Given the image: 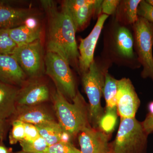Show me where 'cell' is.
<instances>
[{
  "mask_svg": "<svg viewBox=\"0 0 153 153\" xmlns=\"http://www.w3.org/2000/svg\"><path fill=\"white\" fill-rule=\"evenodd\" d=\"M101 0H65L61 9L73 21L76 31L83 28L92 16L101 13Z\"/></svg>",
  "mask_w": 153,
  "mask_h": 153,
  "instance_id": "obj_8",
  "label": "cell"
},
{
  "mask_svg": "<svg viewBox=\"0 0 153 153\" xmlns=\"http://www.w3.org/2000/svg\"><path fill=\"white\" fill-rule=\"evenodd\" d=\"M10 55L29 78H39L45 73V56L41 39L17 46Z\"/></svg>",
  "mask_w": 153,
  "mask_h": 153,
  "instance_id": "obj_7",
  "label": "cell"
},
{
  "mask_svg": "<svg viewBox=\"0 0 153 153\" xmlns=\"http://www.w3.org/2000/svg\"><path fill=\"white\" fill-rule=\"evenodd\" d=\"M32 16L29 9L13 7L0 2V29H10L25 24Z\"/></svg>",
  "mask_w": 153,
  "mask_h": 153,
  "instance_id": "obj_15",
  "label": "cell"
},
{
  "mask_svg": "<svg viewBox=\"0 0 153 153\" xmlns=\"http://www.w3.org/2000/svg\"><path fill=\"white\" fill-rule=\"evenodd\" d=\"M117 111H105L98 124V129L108 134L114 130L117 120Z\"/></svg>",
  "mask_w": 153,
  "mask_h": 153,
  "instance_id": "obj_23",
  "label": "cell"
},
{
  "mask_svg": "<svg viewBox=\"0 0 153 153\" xmlns=\"http://www.w3.org/2000/svg\"><path fill=\"white\" fill-rule=\"evenodd\" d=\"M133 30L138 59L143 67L141 76L153 81V24L139 17L133 25Z\"/></svg>",
  "mask_w": 153,
  "mask_h": 153,
  "instance_id": "obj_6",
  "label": "cell"
},
{
  "mask_svg": "<svg viewBox=\"0 0 153 153\" xmlns=\"http://www.w3.org/2000/svg\"><path fill=\"white\" fill-rule=\"evenodd\" d=\"M145 131L148 135L153 133V116L147 114L145 120L142 122Z\"/></svg>",
  "mask_w": 153,
  "mask_h": 153,
  "instance_id": "obj_30",
  "label": "cell"
},
{
  "mask_svg": "<svg viewBox=\"0 0 153 153\" xmlns=\"http://www.w3.org/2000/svg\"><path fill=\"white\" fill-rule=\"evenodd\" d=\"M19 88L0 81V120L5 121L15 114Z\"/></svg>",
  "mask_w": 153,
  "mask_h": 153,
  "instance_id": "obj_16",
  "label": "cell"
},
{
  "mask_svg": "<svg viewBox=\"0 0 153 153\" xmlns=\"http://www.w3.org/2000/svg\"><path fill=\"white\" fill-rule=\"evenodd\" d=\"M146 1L149 3V4L153 5V0H146Z\"/></svg>",
  "mask_w": 153,
  "mask_h": 153,
  "instance_id": "obj_34",
  "label": "cell"
},
{
  "mask_svg": "<svg viewBox=\"0 0 153 153\" xmlns=\"http://www.w3.org/2000/svg\"><path fill=\"white\" fill-rule=\"evenodd\" d=\"M19 143L22 151L28 153H47L49 146L47 142L41 136L34 140H23Z\"/></svg>",
  "mask_w": 153,
  "mask_h": 153,
  "instance_id": "obj_22",
  "label": "cell"
},
{
  "mask_svg": "<svg viewBox=\"0 0 153 153\" xmlns=\"http://www.w3.org/2000/svg\"><path fill=\"white\" fill-rule=\"evenodd\" d=\"M109 16L102 14L99 17L96 24L89 35L84 39H80L78 47L79 71L80 74L86 72L93 62L96 46L105 21Z\"/></svg>",
  "mask_w": 153,
  "mask_h": 153,
  "instance_id": "obj_11",
  "label": "cell"
},
{
  "mask_svg": "<svg viewBox=\"0 0 153 153\" xmlns=\"http://www.w3.org/2000/svg\"><path fill=\"white\" fill-rule=\"evenodd\" d=\"M0 153H11V152L4 146L0 145Z\"/></svg>",
  "mask_w": 153,
  "mask_h": 153,
  "instance_id": "obj_32",
  "label": "cell"
},
{
  "mask_svg": "<svg viewBox=\"0 0 153 153\" xmlns=\"http://www.w3.org/2000/svg\"><path fill=\"white\" fill-rule=\"evenodd\" d=\"M9 33L17 46L30 44L41 39L42 36L40 26H30L26 24L9 29Z\"/></svg>",
  "mask_w": 153,
  "mask_h": 153,
  "instance_id": "obj_17",
  "label": "cell"
},
{
  "mask_svg": "<svg viewBox=\"0 0 153 153\" xmlns=\"http://www.w3.org/2000/svg\"><path fill=\"white\" fill-rule=\"evenodd\" d=\"M44 60L45 74L53 80L57 90L68 101L72 102L77 90L69 63L57 53L48 51L45 55Z\"/></svg>",
  "mask_w": 153,
  "mask_h": 153,
  "instance_id": "obj_5",
  "label": "cell"
},
{
  "mask_svg": "<svg viewBox=\"0 0 153 153\" xmlns=\"http://www.w3.org/2000/svg\"><path fill=\"white\" fill-rule=\"evenodd\" d=\"M16 47L10 36L9 29H0V54L10 55Z\"/></svg>",
  "mask_w": 153,
  "mask_h": 153,
  "instance_id": "obj_24",
  "label": "cell"
},
{
  "mask_svg": "<svg viewBox=\"0 0 153 153\" xmlns=\"http://www.w3.org/2000/svg\"><path fill=\"white\" fill-rule=\"evenodd\" d=\"M27 78L15 57L12 55L0 54V81L20 88Z\"/></svg>",
  "mask_w": 153,
  "mask_h": 153,
  "instance_id": "obj_14",
  "label": "cell"
},
{
  "mask_svg": "<svg viewBox=\"0 0 153 153\" xmlns=\"http://www.w3.org/2000/svg\"><path fill=\"white\" fill-rule=\"evenodd\" d=\"M50 98L49 88L41 77L29 78L19 88L17 106L43 104Z\"/></svg>",
  "mask_w": 153,
  "mask_h": 153,
  "instance_id": "obj_10",
  "label": "cell"
},
{
  "mask_svg": "<svg viewBox=\"0 0 153 153\" xmlns=\"http://www.w3.org/2000/svg\"><path fill=\"white\" fill-rule=\"evenodd\" d=\"M116 48L123 57L132 58L134 56V39L130 31L124 27L118 28L115 36Z\"/></svg>",
  "mask_w": 153,
  "mask_h": 153,
  "instance_id": "obj_18",
  "label": "cell"
},
{
  "mask_svg": "<svg viewBox=\"0 0 153 153\" xmlns=\"http://www.w3.org/2000/svg\"><path fill=\"white\" fill-rule=\"evenodd\" d=\"M116 97L117 113L120 118L135 117L140 101L129 78L117 80Z\"/></svg>",
  "mask_w": 153,
  "mask_h": 153,
  "instance_id": "obj_9",
  "label": "cell"
},
{
  "mask_svg": "<svg viewBox=\"0 0 153 153\" xmlns=\"http://www.w3.org/2000/svg\"><path fill=\"white\" fill-rule=\"evenodd\" d=\"M25 128V138L24 140L32 141L37 139L40 137L38 129L34 125L24 123Z\"/></svg>",
  "mask_w": 153,
  "mask_h": 153,
  "instance_id": "obj_29",
  "label": "cell"
},
{
  "mask_svg": "<svg viewBox=\"0 0 153 153\" xmlns=\"http://www.w3.org/2000/svg\"><path fill=\"white\" fill-rule=\"evenodd\" d=\"M148 108L149 111L148 114L153 116V101L149 103L148 105Z\"/></svg>",
  "mask_w": 153,
  "mask_h": 153,
  "instance_id": "obj_31",
  "label": "cell"
},
{
  "mask_svg": "<svg viewBox=\"0 0 153 153\" xmlns=\"http://www.w3.org/2000/svg\"><path fill=\"white\" fill-rule=\"evenodd\" d=\"M121 1L119 0H104L101 5V13L108 16L114 14L117 10Z\"/></svg>",
  "mask_w": 153,
  "mask_h": 153,
  "instance_id": "obj_28",
  "label": "cell"
},
{
  "mask_svg": "<svg viewBox=\"0 0 153 153\" xmlns=\"http://www.w3.org/2000/svg\"><path fill=\"white\" fill-rule=\"evenodd\" d=\"M47 153H81L71 142H59L49 146Z\"/></svg>",
  "mask_w": 153,
  "mask_h": 153,
  "instance_id": "obj_26",
  "label": "cell"
},
{
  "mask_svg": "<svg viewBox=\"0 0 153 153\" xmlns=\"http://www.w3.org/2000/svg\"><path fill=\"white\" fill-rule=\"evenodd\" d=\"M137 14L139 17L153 24V5L146 1H141L138 7Z\"/></svg>",
  "mask_w": 153,
  "mask_h": 153,
  "instance_id": "obj_27",
  "label": "cell"
},
{
  "mask_svg": "<svg viewBox=\"0 0 153 153\" xmlns=\"http://www.w3.org/2000/svg\"><path fill=\"white\" fill-rule=\"evenodd\" d=\"M5 121L0 120V137L2 135L4 130Z\"/></svg>",
  "mask_w": 153,
  "mask_h": 153,
  "instance_id": "obj_33",
  "label": "cell"
},
{
  "mask_svg": "<svg viewBox=\"0 0 153 153\" xmlns=\"http://www.w3.org/2000/svg\"><path fill=\"white\" fill-rule=\"evenodd\" d=\"M141 0H126L121 1L117 8L119 19L126 24L134 25L138 19V7Z\"/></svg>",
  "mask_w": 153,
  "mask_h": 153,
  "instance_id": "obj_21",
  "label": "cell"
},
{
  "mask_svg": "<svg viewBox=\"0 0 153 153\" xmlns=\"http://www.w3.org/2000/svg\"><path fill=\"white\" fill-rule=\"evenodd\" d=\"M12 118V120H17L35 126L56 121L53 112L44 103L34 105H17L16 112Z\"/></svg>",
  "mask_w": 153,
  "mask_h": 153,
  "instance_id": "obj_13",
  "label": "cell"
},
{
  "mask_svg": "<svg viewBox=\"0 0 153 153\" xmlns=\"http://www.w3.org/2000/svg\"><path fill=\"white\" fill-rule=\"evenodd\" d=\"M117 80L112 77L108 72L105 73L104 86L102 91L105 102V111H117L116 97Z\"/></svg>",
  "mask_w": 153,
  "mask_h": 153,
  "instance_id": "obj_20",
  "label": "cell"
},
{
  "mask_svg": "<svg viewBox=\"0 0 153 153\" xmlns=\"http://www.w3.org/2000/svg\"><path fill=\"white\" fill-rule=\"evenodd\" d=\"M77 137L81 153H110V135L90 125L79 132Z\"/></svg>",
  "mask_w": 153,
  "mask_h": 153,
  "instance_id": "obj_12",
  "label": "cell"
},
{
  "mask_svg": "<svg viewBox=\"0 0 153 153\" xmlns=\"http://www.w3.org/2000/svg\"><path fill=\"white\" fill-rule=\"evenodd\" d=\"M148 135L135 117L120 118L117 134L110 143V153H145Z\"/></svg>",
  "mask_w": 153,
  "mask_h": 153,
  "instance_id": "obj_3",
  "label": "cell"
},
{
  "mask_svg": "<svg viewBox=\"0 0 153 153\" xmlns=\"http://www.w3.org/2000/svg\"><path fill=\"white\" fill-rule=\"evenodd\" d=\"M48 19L47 51L55 52L79 71V54L76 28L68 14L59 10L54 1H41Z\"/></svg>",
  "mask_w": 153,
  "mask_h": 153,
  "instance_id": "obj_1",
  "label": "cell"
},
{
  "mask_svg": "<svg viewBox=\"0 0 153 153\" xmlns=\"http://www.w3.org/2000/svg\"><path fill=\"white\" fill-rule=\"evenodd\" d=\"M40 136L47 142L49 146L60 141L63 130L58 122H48L36 125Z\"/></svg>",
  "mask_w": 153,
  "mask_h": 153,
  "instance_id": "obj_19",
  "label": "cell"
},
{
  "mask_svg": "<svg viewBox=\"0 0 153 153\" xmlns=\"http://www.w3.org/2000/svg\"><path fill=\"white\" fill-rule=\"evenodd\" d=\"M12 129L9 134L10 144L14 145L25 139V128L24 123L14 120L12 121Z\"/></svg>",
  "mask_w": 153,
  "mask_h": 153,
  "instance_id": "obj_25",
  "label": "cell"
},
{
  "mask_svg": "<svg viewBox=\"0 0 153 153\" xmlns=\"http://www.w3.org/2000/svg\"><path fill=\"white\" fill-rule=\"evenodd\" d=\"M16 153H28V152H23V151H19V152H17Z\"/></svg>",
  "mask_w": 153,
  "mask_h": 153,
  "instance_id": "obj_35",
  "label": "cell"
},
{
  "mask_svg": "<svg viewBox=\"0 0 153 153\" xmlns=\"http://www.w3.org/2000/svg\"><path fill=\"white\" fill-rule=\"evenodd\" d=\"M106 72L94 60L88 70L81 74L82 86L89 102V123L95 129H98L99 123L105 113L101 98Z\"/></svg>",
  "mask_w": 153,
  "mask_h": 153,
  "instance_id": "obj_4",
  "label": "cell"
},
{
  "mask_svg": "<svg viewBox=\"0 0 153 153\" xmlns=\"http://www.w3.org/2000/svg\"><path fill=\"white\" fill-rule=\"evenodd\" d=\"M52 97L57 122L63 131L68 134L71 139L76 137L79 132L90 125L89 105L79 91H77L71 102L57 89Z\"/></svg>",
  "mask_w": 153,
  "mask_h": 153,
  "instance_id": "obj_2",
  "label": "cell"
}]
</instances>
